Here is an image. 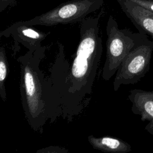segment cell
I'll return each instance as SVG.
<instances>
[{
    "instance_id": "cell-3",
    "label": "cell",
    "mask_w": 153,
    "mask_h": 153,
    "mask_svg": "<svg viewBox=\"0 0 153 153\" xmlns=\"http://www.w3.org/2000/svg\"><path fill=\"white\" fill-rule=\"evenodd\" d=\"M153 51V40L138 32L135 45L118 68L113 82L115 91L122 85L138 82L150 69Z\"/></svg>"
},
{
    "instance_id": "cell-9",
    "label": "cell",
    "mask_w": 153,
    "mask_h": 153,
    "mask_svg": "<svg viewBox=\"0 0 153 153\" xmlns=\"http://www.w3.org/2000/svg\"><path fill=\"white\" fill-rule=\"evenodd\" d=\"M87 139L93 149L104 152L127 153L131 151L130 145L119 138L111 136L97 137L91 134Z\"/></svg>"
},
{
    "instance_id": "cell-5",
    "label": "cell",
    "mask_w": 153,
    "mask_h": 153,
    "mask_svg": "<svg viewBox=\"0 0 153 153\" xmlns=\"http://www.w3.org/2000/svg\"><path fill=\"white\" fill-rule=\"evenodd\" d=\"M103 0H71L27 20L21 21L30 26H52L82 21L86 17L99 10Z\"/></svg>"
},
{
    "instance_id": "cell-1",
    "label": "cell",
    "mask_w": 153,
    "mask_h": 153,
    "mask_svg": "<svg viewBox=\"0 0 153 153\" xmlns=\"http://www.w3.org/2000/svg\"><path fill=\"white\" fill-rule=\"evenodd\" d=\"M85 18L80 26V38L71 65L63 59L60 85V117L69 123L88 105L102 54L99 20Z\"/></svg>"
},
{
    "instance_id": "cell-13",
    "label": "cell",
    "mask_w": 153,
    "mask_h": 153,
    "mask_svg": "<svg viewBox=\"0 0 153 153\" xmlns=\"http://www.w3.org/2000/svg\"><path fill=\"white\" fill-rule=\"evenodd\" d=\"M17 0H0V13L3 12L8 8L14 7Z\"/></svg>"
},
{
    "instance_id": "cell-6",
    "label": "cell",
    "mask_w": 153,
    "mask_h": 153,
    "mask_svg": "<svg viewBox=\"0 0 153 153\" xmlns=\"http://www.w3.org/2000/svg\"><path fill=\"white\" fill-rule=\"evenodd\" d=\"M49 33L19 21L1 31L0 36H11L16 43L22 44L28 50L35 51L42 46V41Z\"/></svg>"
},
{
    "instance_id": "cell-12",
    "label": "cell",
    "mask_w": 153,
    "mask_h": 153,
    "mask_svg": "<svg viewBox=\"0 0 153 153\" xmlns=\"http://www.w3.org/2000/svg\"><path fill=\"white\" fill-rule=\"evenodd\" d=\"M153 12V0H130Z\"/></svg>"
},
{
    "instance_id": "cell-2",
    "label": "cell",
    "mask_w": 153,
    "mask_h": 153,
    "mask_svg": "<svg viewBox=\"0 0 153 153\" xmlns=\"http://www.w3.org/2000/svg\"><path fill=\"white\" fill-rule=\"evenodd\" d=\"M46 47L42 45L17 59L20 64V92L24 114L30 128L39 133L52 118L51 79L39 68Z\"/></svg>"
},
{
    "instance_id": "cell-8",
    "label": "cell",
    "mask_w": 153,
    "mask_h": 153,
    "mask_svg": "<svg viewBox=\"0 0 153 153\" xmlns=\"http://www.w3.org/2000/svg\"><path fill=\"white\" fill-rule=\"evenodd\" d=\"M117 1L139 32L153 40V12L130 0Z\"/></svg>"
},
{
    "instance_id": "cell-4",
    "label": "cell",
    "mask_w": 153,
    "mask_h": 153,
    "mask_svg": "<svg viewBox=\"0 0 153 153\" xmlns=\"http://www.w3.org/2000/svg\"><path fill=\"white\" fill-rule=\"evenodd\" d=\"M106 59L102 70V78L109 80L136 44L138 33L127 29H120L116 20L109 16L106 26Z\"/></svg>"
},
{
    "instance_id": "cell-11",
    "label": "cell",
    "mask_w": 153,
    "mask_h": 153,
    "mask_svg": "<svg viewBox=\"0 0 153 153\" xmlns=\"http://www.w3.org/2000/svg\"><path fill=\"white\" fill-rule=\"evenodd\" d=\"M36 153H67L69 150L65 148L59 146H50L41 148L36 151Z\"/></svg>"
},
{
    "instance_id": "cell-7",
    "label": "cell",
    "mask_w": 153,
    "mask_h": 153,
    "mask_svg": "<svg viewBox=\"0 0 153 153\" xmlns=\"http://www.w3.org/2000/svg\"><path fill=\"white\" fill-rule=\"evenodd\" d=\"M128 99L131 103L132 112L140 115L142 121L148 122L145 129L153 136V90H131Z\"/></svg>"
},
{
    "instance_id": "cell-10",
    "label": "cell",
    "mask_w": 153,
    "mask_h": 153,
    "mask_svg": "<svg viewBox=\"0 0 153 153\" xmlns=\"http://www.w3.org/2000/svg\"><path fill=\"white\" fill-rule=\"evenodd\" d=\"M8 72V64L5 48L1 46L0 48V96L2 101L7 100L5 81Z\"/></svg>"
}]
</instances>
